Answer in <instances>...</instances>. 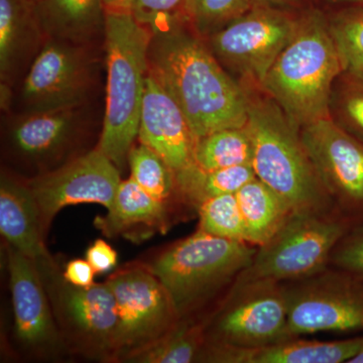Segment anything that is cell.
Segmentation results:
<instances>
[{
  "mask_svg": "<svg viewBox=\"0 0 363 363\" xmlns=\"http://www.w3.org/2000/svg\"><path fill=\"white\" fill-rule=\"evenodd\" d=\"M90 84L85 52L74 43L52 39L33 60L23 86L30 113L79 107Z\"/></svg>",
  "mask_w": 363,
  "mask_h": 363,
  "instance_id": "obj_15",
  "label": "cell"
},
{
  "mask_svg": "<svg viewBox=\"0 0 363 363\" xmlns=\"http://www.w3.org/2000/svg\"><path fill=\"white\" fill-rule=\"evenodd\" d=\"M328 23L343 72L363 76V6L348 7Z\"/></svg>",
  "mask_w": 363,
  "mask_h": 363,
  "instance_id": "obj_28",
  "label": "cell"
},
{
  "mask_svg": "<svg viewBox=\"0 0 363 363\" xmlns=\"http://www.w3.org/2000/svg\"><path fill=\"white\" fill-rule=\"evenodd\" d=\"M301 18L290 9L253 6L213 33L212 51L219 62L260 84L297 33Z\"/></svg>",
  "mask_w": 363,
  "mask_h": 363,
  "instance_id": "obj_11",
  "label": "cell"
},
{
  "mask_svg": "<svg viewBox=\"0 0 363 363\" xmlns=\"http://www.w3.org/2000/svg\"><path fill=\"white\" fill-rule=\"evenodd\" d=\"M106 107L98 149L121 169L138 136L152 32L128 9L106 11Z\"/></svg>",
  "mask_w": 363,
  "mask_h": 363,
  "instance_id": "obj_3",
  "label": "cell"
},
{
  "mask_svg": "<svg viewBox=\"0 0 363 363\" xmlns=\"http://www.w3.org/2000/svg\"><path fill=\"white\" fill-rule=\"evenodd\" d=\"M0 233L39 271L57 266L45 247L39 206L26 182L2 174L0 181Z\"/></svg>",
  "mask_w": 363,
  "mask_h": 363,
  "instance_id": "obj_19",
  "label": "cell"
},
{
  "mask_svg": "<svg viewBox=\"0 0 363 363\" xmlns=\"http://www.w3.org/2000/svg\"><path fill=\"white\" fill-rule=\"evenodd\" d=\"M40 274L67 350L116 362L118 312L108 284L71 285L58 267Z\"/></svg>",
  "mask_w": 363,
  "mask_h": 363,
  "instance_id": "obj_7",
  "label": "cell"
},
{
  "mask_svg": "<svg viewBox=\"0 0 363 363\" xmlns=\"http://www.w3.org/2000/svg\"><path fill=\"white\" fill-rule=\"evenodd\" d=\"M40 23L52 39L84 42L104 26V0H42L38 4Z\"/></svg>",
  "mask_w": 363,
  "mask_h": 363,
  "instance_id": "obj_22",
  "label": "cell"
},
{
  "mask_svg": "<svg viewBox=\"0 0 363 363\" xmlns=\"http://www.w3.org/2000/svg\"><path fill=\"white\" fill-rule=\"evenodd\" d=\"M180 14L150 30V75L180 107L196 140L243 128L250 98L213 52L177 26Z\"/></svg>",
  "mask_w": 363,
  "mask_h": 363,
  "instance_id": "obj_1",
  "label": "cell"
},
{
  "mask_svg": "<svg viewBox=\"0 0 363 363\" xmlns=\"http://www.w3.org/2000/svg\"><path fill=\"white\" fill-rule=\"evenodd\" d=\"M352 222L339 210L291 214L278 233L257 247L252 264L235 281L266 279L284 284L324 271Z\"/></svg>",
  "mask_w": 363,
  "mask_h": 363,
  "instance_id": "obj_6",
  "label": "cell"
},
{
  "mask_svg": "<svg viewBox=\"0 0 363 363\" xmlns=\"http://www.w3.org/2000/svg\"><path fill=\"white\" fill-rule=\"evenodd\" d=\"M77 107L33 112L11 126L9 145L11 152L40 175L57 168L77 138Z\"/></svg>",
  "mask_w": 363,
  "mask_h": 363,
  "instance_id": "obj_17",
  "label": "cell"
},
{
  "mask_svg": "<svg viewBox=\"0 0 363 363\" xmlns=\"http://www.w3.org/2000/svg\"><path fill=\"white\" fill-rule=\"evenodd\" d=\"M343 73L328 20L303 14L297 33L274 62L262 89L298 128L330 116L332 92Z\"/></svg>",
  "mask_w": 363,
  "mask_h": 363,
  "instance_id": "obj_2",
  "label": "cell"
},
{
  "mask_svg": "<svg viewBox=\"0 0 363 363\" xmlns=\"http://www.w3.org/2000/svg\"><path fill=\"white\" fill-rule=\"evenodd\" d=\"M95 274L87 259H77L67 262L63 277L71 285L89 286L95 284Z\"/></svg>",
  "mask_w": 363,
  "mask_h": 363,
  "instance_id": "obj_35",
  "label": "cell"
},
{
  "mask_svg": "<svg viewBox=\"0 0 363 363\" xmlns=\"http://www.w3.org/2000/svg\"><path fill=\"white\" fill-rule=\"evenodd\" d=\"M257 247L196 231L147 264L169 293L181 319L190 317L252 264Z\"/></svg>",
  "mask_w": 363,
  "mask_h": 363,
  "instance_id": "obj_5",
  "label": "cell"
},
{
  "mask_svg": "<svg viewBox=\"0 0 363 363\" xmlns=\"http://www.w3.org/2000/svg\"><path fill=\"white\" fill-rule=\"evenodd\" d=\"M86 259L96 274H104L116 267L118 255L106 241L97 240L88 247Z\"/></svg>",
  "mask_w": 363,
  "mask_h": 363,
  "instance_id": "obj_34",
  "label": "cell"
},
{
  "mask_svg": "<svg viewBox=\"0 0 363 363\" xmlns=\"http://www.w3.org/2000/svg\"><path fill=\"white\" fill-rule=\"evenodd\" d=\"M206 343L253 350L292 339L283 284L234 281L220 309L205 322Z\"/></svg>",
  "mask_w": 363,
  "mask_h": 363,
  "instance_id": "obj_8",
  "label": "cell"
},
{
  "mask_svg": "<svg viewBox=\"0 0 363 363\" xmlns=\"http://www.w3.org/2000/svg\"><path fill=\"white\" fill-rule=\"evenodd\" d=\"M329 264L363 279V224L351 227L344 234L334 247Z\"/></svg>",
  "mask_w": 363,
  "mask_h": 363,
  "instance_id": "obj_32",
  "label": "cell"
},
{
  "mask_svg": "<svg viewBox=\"0 0 363 363\" xmlns=\"http://www.w3.org/2000/svg\"><path fill=\"white\" fill-rule=\"evenodd\" d=\"M194 162L207 171L245 166L252 162V145L245 126L226 128L197 140Z\"/></svg>",
  "mask_w": 363,
  "mask_h": 363,
  "instance_id": "obj_26",
  "label": "cell"
},
{
  "mask_svg": "<svg viewBox=\"0 0 363 363\" xmlns=\"http://www.w3.org/2000/svg\"><path fill=\"white\" fill-rule=\"evenodd\" d=\"M318 178L336 208L354 220L363 215V143L331 116L300 128Z\"/></svg>",
  "mask_w": 363,
  "mask_h": 363,
  "instance_id": "obj_12",
  "label": "cell"
},
{
  "mask_svg": "<svg viewBox=\"0 0 363 363\" xmlns=\"http://www.w3.org/2000/svg\"><path fill=\"white\" fill-rule=\"evenodd\" d=\"M255 6L252 0H185L183 13L201 33H216Z\"/></svg>",
  "mask_w": 363,
  "mask_h": 363,
  "instance_id": "obj_30",
  "label": "cell"
},
{
  "mask_svg": "<svg viewBox=\"0 0 363 363\" xmlns=\"http://www.w3.org/2000/svg\"><path fill=\"white\" fill-rule=\"evenodd\" d=\"M105 9L106 11H112V9H128L131 0H104Z\"/></svg>",
  "mask_w": 363,
  "mask_h": 363,
  "instance_id": "obj_37",
  "label": "cell"
},
{
  "mask_svg": "<svg viewBox=\"0 0 363 363\" xmlns=\"http://www.w3.org/2000/svg\"><path fill=\"white\" fill-rule=\"evenodd\" d=\"M175 175L179 198L195 208L210 198L235 194L245 184L257 178L250 164L207 171L193 164Z\"/></svg>",
  "mask_w": 363,
  "mask_h": 363,
  "instance_id": "obj_24",
  "label": "cell"
},
{
  "mask_svg": "<svg viewBox=\"0 0 363 363\" xmlns=\"http://www.w3.org/2000/svg\"><path fill=\"white\" fill-rule=\"evenodd\" d=\"M106 283L116 298L118 312L116 362H126L180 322L166 288L147 264L123 267Z\"/></svg>",
  "mask_w": 363,
  "mask_h": 363,
  "instance_id": "obj_10",
  "label": "cell"
},
{
  "mask_svg": "<svg viewBox=\"0 0 363 363\" xmlns=\"http://www.w3.org/2000/svg\"><path fill=\"white\" fill-rule=\"evenodd\" d=\"M185 0H131L130 11L150 30L183 11Z\"/></svg>",
  "mask_w": 363,
  "mask_h": 363,
  "instance_id": "obj_33",
  "label": "cell"
},
{
  "mask_svg": "<svg viewBox=\"0 0 363 363\" xmlns=\"http://www.w3.org/2000/svg\"><path fill=\"white\" fill-rule=\"evenodd\" d=\"M350 363H363V350L360 351L359 353L350 360Z\"/></svg>",
  "mask_w": 363,
  "mask_h": 363,
  "instance_id": "obj_39",
  "label": "cell"
},
{
  "mask_svg": "<svg viewBox=\"0 0 363 363\" xmlns=\"http://www.w3.org/2000/svg\"><path fill=\"white\" fill-rule=\"evenodd\" d=\"M138 140L178 173L195 164L196 140L175 100L150 75L145 79Z\"/></svg>",
  "mask_w": 363,
  "mask_h": 363,
  "instance_id": "obj_16",
  "label": "cell"
},
{
  "mask_svg": "<svg viewBox=\"0 0 363 363\" xmlns=\"http://www.w3.org/2000/svg\"><path fill=\"white\" fill-rule=\"evenodd\" d=\"M43 30L33 0H0V74L2 82L18 68Z\"/></svg>",
  "mask_w": 363,
  "mask_h": 363,
  "instance_id": "obj_21",
  "label": "cell"
},
{
  "mask_svg": "<svg viewBox=\"0 0 363 363\" xmlns=\"http://www.w3.org/2000/svg\"><path fill=\"white\" fill-rule=\"evenodd\" d=\"M345 79L337 95L339 125L363 143V76L343 72Z\"/></svg>",
  "mask_w": 363,
  "mask_h": 363,
  "instance_id": "obj_31",
  "label": "cell"
},
{
  "mask_svg": "<svg viewBox=\"0 0 363 363\" xmlns=\"http://www.w3.org/2000/svg\"><path fill=\"white\" fill-rule=\"evenodd\" d=\"M13 328L21 347L49 357L66 348L55 319L44 281L33 260L7 245Z\"/></svg>",
  "mask_w": 363,
  "mask_h": 363,
  "instance_id": "obj_14",
  "label": "cell"
},
{
  "mask_svg": "<svg viewBox=\"0 0 363 363\" xmlns=\"http://www.w3.org/2000/svg\"><path fill=\"white\" fill-rule=\"evenodd\" d=\"M128 162L131 178L160 201L169 203L177 194L175 172L155 150L140 143L130 150Z\"/></svg>",
  "mask_w": 363,
  "mask_h": 363,
  "instance_id": "obj_27",
  "label": "cell"
},
{
  "mask_svg": "<svg viewBox=\"0 0 363 363\" xmlns=\"http://www.w3.org/2000/svg\"><path fill=\"white\" fill-rule=\"evenodd\" d=\"M255 6H269L274 9H290L296 7L302 0H252Z\"/></svg>",
  "mask_w": 363,
  "mask_h": 363,
  "instance_id": "obj_36",
  "label": "cell"
},
{
  "mask_svg": "<svg viewBox=\"0 0 363 363\" xmlns=\"http://www.w3.org/2000/svg\"><path fill=\"white\" fill-rule=\"evenodd\" d=\"M362 350L363 336L335 341L294 337L253 350L206 344L199 362L350 363Z\"/></svg>",
  "mask_w": 363,
  "mask_h": 363,
  "instance_id": "obj_18",
  "label": "cell"
},
{
  "mask_svg": "<svg viewBox=\"0 0 363 363\" xmlns=\"http://www.w3.org/2000/svg\"><path fill=\"white\" fill-rule=\"evenodd\" d=\"M206 343L205 322L183 318L178 324L152 345L126 359L138 363L198 362Z\"/></svg>",
  "mask_w": 363,
  "mask_h": 363,
  "instance_id": "obj_25",
  "label": "cell"
},
{
  "mask_svg": "<svg viewBox=\"0 0 363 363\" xmlns=\"http://www.w3.org/2000/svg\"><path fill=\"white\" fill-rule=\"evenodd\" d=\"M39 206L45 235L62 209L94 203L109 209L121 183L119 169L99 149L26 181Z\"/></svg>",
  "mask_w": 363,
  "mask_h": 363,
  "instance_id": "obj_13",
  "label": "cell"
},
{
  "mask_svg": "<svg viewBox=\"0 0 363 363\" xmlns=\"http://www.w3.org/2000/svg\"><path fill=\"white\" fill-rule=\"evenodd\" d=\"M289 326L295 337L363 331V279L330 269L283 284Z\"/></svg>",
  "mask_w": 363,
  "mask_h": 363,
  "instance_id": "obj_9",
  "label": "cell"
},
{
  "mask_svg": "<svg viewBox=\"0 0 363 363\" xmlns=\"http://www.w3.org/2000/svg\"><path fill=\"white\" fill-rule=\"evenodd\" d=\"M199 230L227 238L247 241L245 222L235 194L210 198L197 208Z\"/></svg>",
  "mask_w": 363,
  "mask_h": 363,
  "instance_id": "obj_29",
  "label": "cell"
},
{
  "mask_svg": "<svg viewBox=\"0 0 363 363\" xmlns=\"http://www.w3.org/2000/svg\"><path fill=\"white\" fill-rule=\"evenodd\" d=\"M245 222L247 241L259 247L271 240L292 211L286 202L257 178L235 193Z\"/></svg>",
  "mask_w": 363,
  "mask_h": 363,
  "instance_id": "obj_23",
  "label": "cell"
},
{
  "mask_svg": "<svg viewBox=\"0 0 363 363\" xmlns=\"http://www.w3.org/2000/svg\"><path fill=\"white\" fill-rule=\"evenodd\" d=\"M245 128L252 140L255 177L274 190L292 213L338 210L313 168L300 128L272 98L250 99Z\"/></svg>",
  "mask_w": 363,
  "mask_h": 363,
  "instance_id": "obj_4",
  "label": "cell"
},
{
  "mask_svg": "<svg viewBox=\"0 0 363 363\" xmlns=\"http://www.w3.org/2000/svg\"><path fill=\"white\" fill-rule=\"evenodd\" d=\"M332 1L350 4L352 6H363V0H332Z\"/></svg>",
  "mask_w": 363,
  "mask_h": 363,
  "instance_id": "obj_38",
  "label": "cell"
},
{
  "mask_svg": "<svg viewBox=\"0 0 363 363\" xmlns=\"http://www.w3.org/2000/svg\"><path fill=\"white\" fill-rule=\"evenodd\" d=\"M169 203L160 201L133 178L121 181L116 199L94 225L108 238L123 236L142 240L157 233H166L169 225Z\"/></svg>",
  "mask_w": 363,
  "mask_h": 363,
  "instance_id": "obj_20",
  "label": "cell"
},
{
  "mask_svg": "<svg viewBox=\"0 0 363 363\" xmlns=\"http://www.w3.org/2000/svg\"><path fill=\"white\" fill-rule=\"evenodd\" d=\"M33 1H35V4H39V2L42 1V0H33Z\"/></svg>",
  "mask_w": 363,
  "mask_h": 363,
  "instance_id": "obj_40",
  "label": "cell"
}]
</instances>
